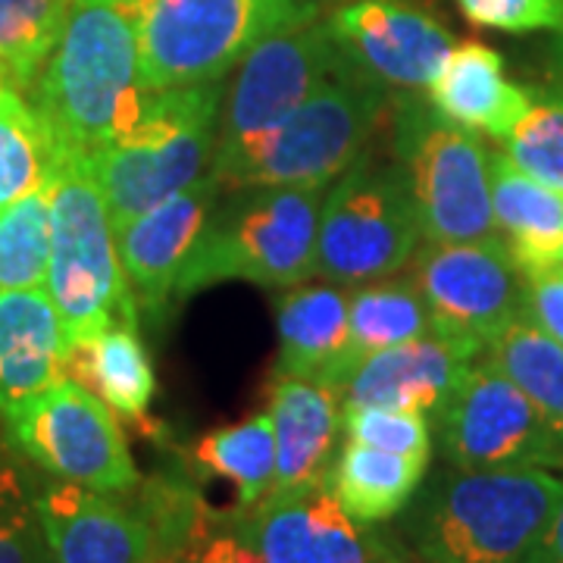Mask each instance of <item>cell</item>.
Here are the masks:
<instances>
[{
	"mask_svg": "<svg viewBox=\"0 0 563 563\" xmlns=\"http://www.w3.org/2000/svg\"><path fill=\"white\" fill-rule=\"evenodd\" d=\"M25 98L57 151L91 161L122 139L154 98L141 66V0H73Z\"/></svg>",
	"mask_w": 563,
	"mask_h": 563,
	"instance_id": "obj_1",
	"label": "cell"
},
{
	"mask_svg": "<svg viewBox=\"0 0 563 563\" xmlns=\"http://www.w3.org/2000/svg\"><path fill=\"white\" fill-rule=\"evenodd\" d=\"M554 470H442L407 514L422 563H526L561 501Z\"/></svg>",
	"mask_w": 563,
	"mask_h": 563,
	"instance_id": "obj_2",
	"label": "cell"
},
{
	"mask_svg": "<svg viewBox=\"0 0 563 563\" xmlns=\"http://www.w3.org/2000/svg\"><path fill=\"white\" fill-rule=\"evenodd\" d=\"M388 110V91L347 69L261 139L217 151L222 188H329L366 151Z\"/></svg>",
	"mask_w": 563,
	"mask_h": 563,
	"instance_id": "obj_3",
	"label": "cell"
},
{
	"mask_svg": "<svg viewBox=\"0 0 563 563\" xmlns=\"http://www.w3.org/2000/svg\"><path fill=\"white\" fill-rule=\"evenodd\" d=\"M322 198L325 188H235L203 225L176 298L222 282L295 288L313 279Z\"/></svg>",
	"mask_w": 563,
	"mask_h": 563,
	"instance_id": "obj_4",
	"label": "cell"
},
{
	"mask_svg": "<svg viewBox=\"0 0 563 563\" xmlns=\"http://www.w3.org/2000/svg\"><path fill=\"white\" fill-rule=\"evenodd\" d=\"M222 91V81L154 91L141 120L91 157L113 232L213 166Z\"/></svg>",
	"mask_w": 563,
	"mask_h": 563,
	"instance_id": "obj_5",
	"label": "cell"
},
{
	"mask_svg": "<svg viewBox=\"0 0 563 563\" xmlns=\"http://www.w3.org/2000/svg\"><path fill=\"white\" fill-rule=\"evenodd\" d=\"M47 291L60 313L66 344L141 317L91 161L66 151L51 176Z\"/></svg>",
	"mask_w": 563,
	"mask_h": 563,
	"instance_id": "obj_6",
	"label": "cell"
},
{
	"mask_svg": "<svg viewBox=\"0 0 563 563\" xmlns=\"http://www.w3.org/2000/svg\"><path fill=\"white\" fill-rule=\"evenodd\" d=\"M322 16L320 0H141V66L154 91L222 81L269 35Z\"/></svg>",
	"mask_w": 563,
	"mask_h": 563,
	"instance_id": "obj_7",
	"label": "cell"
},
{
	"mask_svg": "<svg viewBox=\"0 0 563 563\" xmlns=\"http://www.w3.org/2000/svg\"><path fill=\"white\" fill-rule=\"evenodd\" d=\"M395 154L410 188L422 242L498 239L492 210V151L479 132L442 120L420 95H407L395 125Z\"/></svg>",
	"mask_w": 563,
	"mask_h": 563,
	"instance_id": "obj_8",
	"label": "cell"
},
{
	"mask_svg": "<svg viewBox=\"0 0 563 563\" xmlns=\"http://www.w3.org/2000/svg\"><path fill=\"white\" fill-rule=\"evenodd\" d=\"M417 207L398 163L366 154L325 188L317 235V276L344 288L388 279L420 251Z\"/></svg>",
	"mask_w": 563,
	"mask_h": 563,
	"instance_id": "obj_9",
	"label": "cell"
},
{
	"mask_svg": "<svg viewBox=\"0 0 563 563\" xmlns=\"http://www.w3.org/2000/svg\"><path fill=\"white\" fill-rule=\"evenodd\" d=\"M3 426L16 454L54 479L107 495H132L141 485L120 417L69 379L20 404Z\"/></svg>",
	"mask_w": 563,
	"mask_h": 563,
	"instance_id": "obj_10",
	"label": "cell"
},
{
	"mask_svg": "<svg viewBox=\"0 0 563 563\" xmlns=\"http://www.w3.org/2000/svg\"><path fill=\"white\" fill-rule=\"evenodd\" d=\"M435 439L454 470H563L558 429L485 357L435 420Z\"/></svg>",
	"mask_w": 563,
	"mask_h": 563,
	"instance_id": "obj_11",
	"label": "cell"
},
{
	"mask_svg": "<svg viewBox=\"0 0 563 563\" xmlns=\"http://www.w3.org/2000/svg\"><path fill=\"white\" fill-rule=\"evenodd\" d=\"M347 69L351 63L329 29V16H313L269 35L235 66V76L222 91L217 151L266 135Z\"/></svg>",
	"mask_w": 563,
	"mask_h": 563,
	"instance_id": "obj_12",
	"label": "cell"
},
{
	"mask_svg": "<svg viewBox=\"0 0 563 563\" xmlns=\"http://www.w3.org/2000/svg\"><path fill=\"white\" fill-rule=\"evenodd\" d=\"M407 279L420 291L432 332L488 347L523 317V269L501 239L422 242L407 263Z\"/></svg>",
	"mask_w": 563,
	"mask_h": 563,
	"instance_id": "obj_13",
	"label": "cell"
},
{
	"mask_svg": "<svg viewBox=\"0 0 563 563\" xmlns=\"http://www.w3.org/2000/svg\"><path fill=\"white\" fill-rule=\"evenodd\" d=\"M344 60L385 91L426 95L457 44L432 10L413 0H351L329 16Z\"/></svg>",
	"mask_w": 563,
	"mask_h": 563,
	"instance_id": "obj_14",
	"label": "cell"
},
{
	"mask_svg": "<svg viewBox=\"0 0 563 563\" xmlns=\"http://www.w3.org/2000/svg\"><path fill=\"white\" fill-rule=\"evenodd\" d=\"M229 520L257 563H383L404 544L347 517L325 483L288 498H263Z\"/></svg>",
	"mask_w": 563,
	"mask_h": 563,
	"instance_id": "obj_15",
	"label": "cell"
},
{
	"mask_svg": "<svg viewBox=\"0 0 563 563\" xmlns=\"http://www.w3.org/2000/svg\"><path fill=\"white\" fill-rule=\"evenodd\" d=\"M222 181L207 169L201 179L176 191L147 213L117 229L122 269L135 295L139 313L163 320L179 303V279L201 239L203 225L220 203Z\"/></svg>",
	"mask_w": 563,
	"mask_h": 563,
	"instance_id": "obj_16",
	"label": "cell"
},
{
	"mask_svg": "<svg viewBox=\"0 0 563 563\" xmlns=\"http://www.w3.org/2000/svg\"><path fill=\"white\" fill-rule=\"evenodd\" d=\"M125 495L63 479H35V507L54 563H154L161 542L151 520Z\"/></svg>",
	"mask_w": 563,
	"mask_h": 563,
	"instance_id": "obj_17",
	"label": "cell"
},
{
	"mask_svg": "<svg viewBox=\"0 0 563 563\" xmlns=\"http://www.w3.org/2000/svg\"><path fill=\"white\" fill-rule=\"evenodd\" d=\"M483 354V344L451 339L442 332L385 347L357 363L342 388V404L413 410L435 426Z\"/></svg>",
	"mask_w": 563,
	"mask_h": 563,
	"instance_id": "obj_18",
	"label": "cell"
},
{
	"mask_svg": "<svg viewBox=\"0 0 563 563\" xmlns=\"http://www.w3.org/2000/svg\"><path fill=\"white\" fill-rule=\"evenodd\" d=\"M266 398L279 448L276 483L266 498L301 495L325 483L342 444V391L317 379L273 373Z\"/></svg>",
	"mask_w": 563,
	"mask_h": 563,
	"instance_id": "obj_19",
	"label": "cell"
},
{
	"mask_svg": "<svg viewBox=\"0 0 563 563\" xmlns=\"http://www.w3.org/2000/svg\"><path fill=\"white\" fill-rule=\"evenodd\" d=\"M276 373L303 376L342 391L351 376V288L303 282L285 288L276 307Z\"/></svg>",
	"mask_w": 563,
	"mask_h": 563,
	"instance_id": "obj_20",
	"label": "cell"
},
{
	"mask_svg": "<svg viewBox=\"0 0 563 563\" xmlns=\"http://www.w3.org/2000/svg\"><path fill=\"white\" fill-rule=\"evenodd\" d=\"M426 101L442 120L504 141L526 117L532 88L507 76L504 57L495 47L483 41H461L444 57Z\"/></svg>",
	"mask_w": 563,
	"mask_h": 563,
	"instance_id": "obj_21",
	"label": "cell"
},
{
	"mask_svg": "<svg viewBox=\"0 0 563 563\" xmlns=\"http://www.w3.org/2000/svg\"><path fill=\"white\" fill-rule=\"evenodd\" d=\"M66 335L47 288L0 291V420L63 383Z\"/></svg>",
	"mask_w": 563,
	"mask_h": 563,
	"instance_id": "obj_22",
	"label": "cell"
},
{
	"mask_svg": "<svg viewBox=\"0 0 563 563\" xmlns=\"http://www.w3.org/2000/svg\"><path fill=\"white\" fill-rule=\"evenodd\" d=\"M63 376L101 398L122 422L147 426L157 376L139 322H117L91 339L66 344Z\"/></svg>",
	"mask_w": 563,
	"mask_h": 563,
	"instance_id": "obj_23",
	"label": "cell"
},
{
	"mask_svg": "<svg viewBox=\"0 0 563 563\" xmlns=\"http://www.w3.org/2000/svg\"><path fill=\"white\" fill-rule=\"evenodd\" d=\"M492 210L498 239L523 273L561 266L563 198L520 173L504 151H492Z\"/></svg>",
	"mask_w": 563,
	"mask_h": 563,
	"instance_id": "obj_24",
	"label": "cell"
},
{
	"mask_svg": "<svg viewBox=\"0 0 563 563\" xmlns=\"http://www.w3.org/2000/svg\"><path fill=\"white\" fill-rule=\"evenodd\" d=\"M426 470L429 461L342 439L325 485L347 517L363 526H383L407 510V504L420 492Z\"/></svg>",
	"mask_w": 563,
	"mask_h": 563,
	"instance_id": "obj_25",
	"label": "cell"
},
{
	"mask_svg": "<svg viewBox=\"0 0 563 563\" xmlns=\"http://www.w3.org/2000/svg\"><path fill=\"white\" fill-rule=\"evenodd\" d=\"M191 470L203 479H222L235 488V514H247L251 507L269 495L279 470L276 426L269 413H257L242 422H229L201 435L191 454Z\"/></svg>",
	"mask_w": 563,
	"mask_h": 563,
	"instance_id": "obj_26",
	"label": "cell"
},
{
	"mask_svg": "<svg viewBox=\"0 0 563 563\" xmlns=\"http://www.w3.org/2000/svg\"><path fill=\"white\" fill-rule=\"evenodd\" d=\"M429 332V310L407 276H388L351 288V373L369 354L413 342Z\"/></svg>",
	"mask_w": 563,
	"mask_h": 563,
	"instance_id": "obj_27",
	"label": "cell"
},
{
	"mask_svg": "<svg viewBox=\"0 0 563 563\" xmlns=\"http://www.w3.org/2000/svg\"><path fill=\"white\" fill-rule=\"evenodd\" d=\"M485 361L495 363L504 376L526 391L544 420L563 439V347L532 320L510 322L495 342L485 347Z\"/></svg>",
	"mask_w": 563,
	"mask_h": 563,
	"instance_id": "obj_28",
	"label": "cell"
},
{
	"mask_svg": "<svg viewBox=\"0 0 563 563\" xmlns=\"http://www.w3.org/2000/svg\"><path fill=\"white\" fill-rule=\"evenodd\" d=\"M57 141L22 91L0 98V210L47 188L57 166Z\"/></svg>",
	"mask_w": 563,
	"mask_h": 563,
	"instance_id": "obj_29",
	"label": "cell"
},
{
	"mask_svg": "<svg viewBox=\"0 0 563 563\" xmlns=\"http://www.w3.org/2000/svg\"><path fill=\"white\" fill-rule=\"evenodd\" d=\"M51 181L0 210V291L47 288Z\"/></svg>",
	"mask_w": 563,
	"mask_h": 563,
	"instance_id": "obj_30",
	"label": "cell"
},
{
	"mask_svg": "<svg viewBox=\"0 0 563 563\" xmlns=\"http://www.w3.org/2000/svg\"><path fill=\"white\" fill-rule=\"evenodd\" d=\"M73 0H0V60L22 95L38 79Z\"/></svg>",
	"mask_w": 563,
	"mask_h": 563,
	"instance_id": "obj_31",
	"label": "cell"
},
{
	"mask_svg": "<svg viewBox=\"0 0 563 563\" xmlns=\"http://www.w3.org/2000/svg\"><path fill=\"white\" fill-rule=\"evenodd\" d=\"M501 151L520 173L563 198V85L532 88V103Z\"/></svg>",
	"mask_w": 563,
	"mask_h": 563,
	"instance_id": "obj_32",
	"label": "cell"
},
{
	"mask_svg": "<svg viewBox=\"0 0 563 563\" xmlns=\"http://www.w3.org/2000/svg\"><path fill=\"white\" fill-rule=\"evenodd\" d=\"M0 563H54L35 507V476L0 442Z\"/></svg>",
	"mask_w": 563,
	"mask_h": 563,
	"instance_id": "obj_33",
	"label": "cell"
},
{
	"mask_svg": "<svg viewBox=\"0 0 563 563\" xmlns=\"http://www.w3.org/2000/svg\"><path fill=\"white\" fill-rule=\"evenodd\" d=\"M342 439L369 444L379 451L432 461L435 426L429 417L395 407H344L342 404Z\"/></svg>",
	"mask_w": 563,
	"mask_h": 563,
	"instance_id": "obj_34",
	"label": "cell"
},
{
	"mask_svg": "<svg viewBox=\"0 0 563 563\" xmlns=\"http://www.w3.org/2000/svg\"><path fill=\"white\" fill-rule=\"evenodd\" d=\"M457 7L473 25L507 35L563 29V0H457Z\"/></svg>",
	"mask_w": 563,
	"mask_h": 563,
	"instance_id": "obj_35",
	"label": "cell"
},
{
	"mask_svg": "<svg viewBox=\"0 0 563 563\" xmlns=\"http://www.w3.org/2000/svg\"><path fill=\"white\" fill-rule=\"evenodd\" d=\"M154 563H257L251 558L247 544L239 539L235 526L229 517H217L213 523L201 529L195 539L161 554Z\"/></svg>",
	"mask_w": 563,
	"mask_h": 563,
	"instance_id": "obj_36",
	"label": "cell"
},
{
	"mask_svg": "<svg viewBox=\"0 0 563 563\" xmlns=\"http://www.w3.org/2000/svg\"><path fill=\"white\" fill-rule=\"evenodd\" d=\"M523 276V317L563 347V266Z\"/></svg>",
	"mask_w": 563,
	"mask_h": 563,
	"instance_id": "obj_37",
	"label": "cell"
},
{
	"mask_svg": "<svg viewBox=\"0 0 563 563\" xmlns=\"http://www.w3.org/2000/svg\"><path fill=\"white\" fill-rule=\"evenodd\" d=\"M526 563H563V492L554 514H551V523L544 529L542 542L536 544V551L526 558Z\"/></svg>",
	"mask_w": 563,
	"mask_h": 563,
	"instance_id": "obj_38",
	"label": "cell"
},
{
	"mask_svg": "<svg viewBox=\"0 0 563 563\" xmlns=\"http://www.w3.org/2000/svg\"><path fill=\"white\" fill-rule=\"evenodd\" d=\"M548 66H551V76H554V81L563 85V29L554 32L551 51H548Z\"/></svg>",
	"mask_w": 563,
	"mask_h": 563,
	"instance_id": "obj_39",
	"label": "cell"
},
{
	"mask_svg": "<svg viewBox=\"0 0 563 563\" xmlns=\"http://www.w3.org/2000/svg\"><path fill=\"white\" fill-rule=\"evenodd\" d=\"M383 563H422V561L417 558V554H413V551H410V548H407V544H401V548H398V551H395V554H391V558Z\"/></svg>",
	"mask_w": 563,
	"mask_h": 563,
	"instance_id": "obj_40",
	"label": "cell"
},
{
	"mask_svg": "<svg viewBox=\"0 0 563 563\" xmlns=\"http://www.w3.org/2000/svg\"><path fill=\"white\" fill-rule=\"evenodd\" d=\"M16 88V81H13V76H10V69L3 66V60H0V98L7 95V91H13ZM20 91V88H16Z\"/></svg>",
	"mask_w": 563,
	"mask_h": 563,
	"instance_id": "obj_41",
	"label": "cell"
},
{
	"mask_svg": "<svg viewBox=\"0 0 563 563\" xmlns=\"http://www.w3.org/2000/svg\"><path fill=\"white\" fill-rule=\"evenodd\" d=\"M561 266H563V257H561Z\"/></svg>",
	"mask_w": 563,
	"mask_h": 563,
	"instance_id": "obj_42",
	"label": "cell"
}]
</instances>
